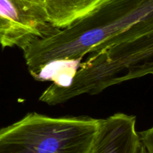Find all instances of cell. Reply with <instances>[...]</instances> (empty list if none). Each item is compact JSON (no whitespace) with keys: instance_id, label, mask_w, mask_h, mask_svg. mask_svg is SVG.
Returning a JSON list of instances; mask_svg holds the SVG:
<instances>
[{"instance_id":"obj_2","label":"cell","mask_w":153,"mask_h":153,"mask_svg":"<svg viewBox=\"0 0 153 153\" xmlns=\"http://www.w3.org/2000/svg\"><path fill=\"white\" fill-rule=\"evenodd\" d=\"M101 121L29 113L0 129V153H88Z\"/></svg>"},{"instance_id":"obj_8","label":"cell","mask_w":153,"mask_h":153,"mask_svg":"<svg viewBox=\"0 0 153 153\" xmlns=\"http://www.w3.org/2000/svg\"><path fill=\"white\" fill-rule=\"evenodd\" d=\"M141 153H146V150H145V149H144V147H143V148H142V151H141Z\"/></svg>"},{"instance_id":"obj_6","label":"cell","mask_w":153,"mask_h":153,"mask_svg":"<svg viewBox=\"0 0 153 153\" xmlns=\"http://www.w3.org/2000/svg\"><path fill=\"white\" fill-rule=\"evenodd\" d=\"M48 21L52 27L61 29L85 17L110 0H41Z\"/></svg>"},{"instance_id":"obj_4","label":"cell","mask_w":153,"mask_h":153,"mask_svg":"<svg viewBox=\"0 0 153 153\" xmlns=\"http://www.w3.org/2000/svg\"><path fill=\"white\" fill-rule=\"evenodd\" d=\"M48 21L41 0H0V45L22 49L57 31Z\"/></svg>"},{"instance_id":"obj_1","label":"cell","mask_w":153,"mask_h":153,"mask_svg":"<svg viewBox=\"0 0 153 153\" xmlns=\"http://www.w3.org/2000/svg\"><path fill=\"white\" fill-rule=\"evenodd\" d=\"M153 30V0H110L85 17L22 47L34 77L60 62L77 61L91 52Z\"/></svg>"},{"instance_id":"obj_3","label":"cell","mask_w":153,"mask_h":153,"mask_svg":"<svg viewBox=\"0 0 153 153\" xmlns=\"http://www.w3.org/2000/svg\"><path fill=\"white\" fill-rule=\"evenodd\" d=\"M88 55L65 87L71 98L96 95L127 81L153 76V30Z\"/></svg>"},{"instance_id":"obj_7","label":"cell","mask_w":153,"mask_h":153,"mask_svg":"<svg viewBox=\"0 0 153 153\" xmlns=\"http://www.w3.org/2000/svg\"><path fill=\"white\" fill-rule=\"evenodd\" d=\"M139 135L146 153H153V126L147 130L139 132Z\"/></svg>"},{"instance_id":"obj_5","label":"cell","mask_w":153,"mask_h":153,"mask_svg":"<svg viewBox=\"0 0 153 153\" xmlns=\"http://www.w3.org/2000/svg\"><path fill=\"white\" fill-rule=\"evenodd\" d=\"M142 145L136 129V117L117 113L102 119L98 133L88 153H141Z\"/></svg>"}]
</instances>
